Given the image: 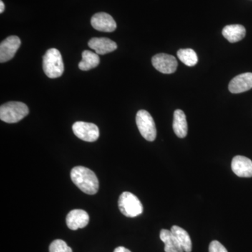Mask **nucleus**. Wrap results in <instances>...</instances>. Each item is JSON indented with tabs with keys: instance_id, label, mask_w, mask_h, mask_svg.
<instances>
[{
	"instance_id": "nucleus-15",
	"label": "nucleus",
	"mask_w": 252,
	"mask_h": 252,
	"mask_svg": "<svg viewBox=\"0 0 252 252\" xmlns=\"http://www.w3.org/2000/svg\"><path fill=\"white\" fill-rule=\"evenodd\" d=\"M222 34L229 42H238L246 35V29L242 25H229L223 28Z\"/></svg>"
},
{
	"instance_id": "nucleus-3",
	"label": "nucleus",
	"mask_w": 252,
	"mask_h": 252,
	"mask_svg": "<svg viewBox=\"0 0 252 252\" xmlns=\"http://www.w3.org/2000/svg\"><path fill=\"white\" fill-rule=\"evenodd\" d=\"M29 114L26 104L21 102H9L0 107V119L8 124H15L24 119Z\"/></svg>"
},
{
	"instance_id": "nucleus-5",
	"label": "nucleus",
	"mask_w": 252,
	"mask_h": 252,
	"mask_svg": "<svg viewBox=\"0 0 252 252\" xmlns=\"http://www.w3.org/2000/svg\"><path fill=\"white\" fill-rule=\"evenodd\" d=\"M136 124L141 135L149 142H153L157 138V127L153 117L147 111H139L136 115Z\"/></svg>"
},
{
	"instance_id": "nucleus-11",
	"label": "nucleus",
	"mask_w": 252,
	"mask_h": 252,
	"mask_svg": "<svg viewBox=\"0 0 252 252\" xmlns=\"http://www.w3.org/2000/svg\"><path fill=\"white\" fill-rule=\"evenodd\" d=\"M252 89V73L239 74L230 81L228 89L232 94H241Z\"/></svg>"
},
{
	"instance_id": "nucleus-6",
	"label": "nucleus",
	"mask_w": 252,
	"mask_h": 252,
	"mask_svg": "<svg viewBox=\"0 0 252 252\" xmlns=\"http://www.w3.org/2000/svg\"><path fill=\"white\" fill-rule=\"evenodd\" d=\"M72 130L78 138L85 142H95L99 137L98 127L95 124L91 123H74L72 126Z\"/></svg>"
},
{
	"instance_id": "nucleus-22",
	"label": "nucleus",
	"mask_w": 252,
	"mask_h": 252,
	"mask_svg": "<svg viewBox=\"0 0 252 252\" xmlns=\"http://www.w3.org/2000/svg\"><path fill=\"white\" fill-rule=\"evenodd\" d=\"M114 252H131L130 250H127V248H124V247H119L114 250Z\"/></svg>"
},
{
	"instance_id": "nucleus-7",
	"label": "nucleus",
	"mask_w": 252,
	"mask_h": 252,
	"mask_svg": "<svg viewBox=\"0 0 252 252\" xmlns=\"http://www.w3.org/2000/svg\"><path fill=\"white\" fill-rule=\"evenodd\" d=\"M152 64L155 69L162 74H172L177 70L178 63L171 55L158 54L152 58Z\"/></svg>"
},
{
	"instance_id": "nucleus-19",
	"label": "nucleus",
	"mask_w": 252,
	"mask_h": 252,
	"mask_svg": "<svg viewBox=\"0 0 252 252\" xmlns=\"http://www.w3.org/2000/svg\"><path fill=\"white\" fill-rule=\"evenodd\" d=\"M177 57L184 64L189 67H193L198 61L196 53L191 49L179 50L177 52Z\"/></svg>"
},
{
	"instance_id": "nucleus-2",
	"label": "nucleus",
	"mask_w": 252,
	"mask_h": 252,
	"mask_svg": "<svg viewBox=\"0 0 252 252\" xmlns=\"http://www.w3.org/2000/svg\"><path fill=\"white\" fill-rule=\"evenodd\" d=\"M64 63L59 50L50 49L43 57V69L50 79H56L63 75Z\"/></svg>"
},
{
	"instance_id": "nucleus-4",
	"label": "nucleus",
	"mask_w": 252,
	"mask_h": 252,
	"mask_svg": "<svg viewBox=\"0 0 252 252\" xmlns=\"http://www.w3.org/2000/svg\"><path fill=\"white\" fill-rule=\"evenodd\" d=\"M119 208L126 217L134 218L143 212V205L137 196L130 192H124L119 199Z\"/></svg>"
},
{
	"instance_id": "nucleus-20",
	"label": "nucleus",
	"mask_w": 252,
	"mask_h": 252,
	"mask_svg": "<svg viewBox=\"0 0 252 252\" xmlns=\"http://www.w3.org/2000/svg\"><path fill=\"white\" fill-rule=\"evenodd\" d=\"M49 252H72L65 242L62 240H56L50 245Z\"/></svg>"
},
{
	"instance_id": "nucleus-18",
	"label": "nucleus",
	"mask_w": 252,
	"mask_h": 252,
	"mask_svg": "<svg viewBox=\"0 0 252 252\" xmlns=\"http://www.w3.org/2000/svg\"><path fill=\"white\" fill-rule=\"evenodd\" d=\"M99 64L98 54L86 50L82 53V61L79 63V67L81 70L89 71L97 67Z\"/></svg>"
},
{
	"instance_id": "nucleus-10",
	"label": "nucleus",
	"mask_w": 252,
	"mask_h": 252,
	"mask_svg": "<svg viewBox=\"0 0 252 252\" xmlns=\"http://www.w3.org/2000/svg\"><path fill=\"white\" fill-rule=\"evenodd\" d=\"M89 215L83 210H73L68 213L66 223L70 230H76L85 228L89 224Z\"/></svg>"
},
{
	"instance_id": "nucleus-16",
	"label": "nucleus",
	"mask_w": 252,
	"mask_h": 252,
	"mask_svg": "<svg viewBox=\"0 0 252 252\" xmlns=\"http://www.w3.org/2000/svg\"><path fill=\"white\" fill-rule=\"evenodd\" d=\"M160 240L165 244V252H184L178 240L172 233L171 230L162 229L160 233Z\"/></svg>"
},
{
	"instance_id": "nucleus-13",
	"label": "nucleus",
	"mask_w": 252,
	"mask_h": 252,
	"mask_svg": "<svg viewBox=\"0 0 252 252\" xmlns=\"http://www.w3.org/2000/svg\"><path fill=\"white\" fill-rule=\"evenodd\" d=\"M89 46L98 55L113 52L117 49V43L106 37H94L89 41Z\"/></svg>"
},
{
	"instance_id": "nucleus-21",
	"label": "nucleus",
	"mask_w": 252,
	"mask_h": 252,
	"mask_svg": "<svg viewBox=\"0 0 252 252\" xmlns=\"http://www.w3.org/2000/svg\"><path fill=\"white\" fill-rule=\"evenodd\" d=\"M209 252H228L225 247L217 240H213L209 246Z\"/></svg>"
},
{
	"instance_id": "nucleus-9",
	"label": "nucleus",
	"mask_w": 252,
	"mask_h": 252,
	"mask_svg": "<svg viewBox=\"0 0 252 252\" xmlns=\"http://www.w3.org/2000/svg\"><path fill=\"white\" fill-rule=\"evenodd\" d=\"M91 25L94 29L104 32H112L117 29V23L111 15L107 13H97L91 18Z\"/></svg>"
},
{
	"instance_id": "nucleus-23",
	"label": "nucleus",
	"mask_w": 252,
	"mask_h": 252,
	"mask_svg": "<svg viewBox=\"0 0 252 252\" xmlns=\"http://www.w3.org/2000/svg\"><path fill=\"white\" fill-rule=\"evenodd\" d=\"M4 9L5 6L4 2H3L1 0V1H0V13H1V14H2V13L4 12Z\"/></svg>"
},
{
	"instance_id": "nucleus-14",
	"label": "nucleus",
	"mask_w": 252,
	"mask_h": 252,
	"mask_svg": "<svg viewBox=\"0 0 252 252\" xmlns=\"http://www.w3.org/2000/svg\"><path fill=\"white\" fill-rule=\"evenodd\" d=\"M172 127L175 135L180 138H185L187 135L188 125H187V117L185 112L181 109H177L174 112Z\"/></svg>"
},
{
	"instance_id": "nucleus-12",
	"label": "nucleus",
	"mask_w": 252,
	"mask_h": 252,
	"mask_svg": "<svg viewBox=\"0 0 252 252\" xmlns=\"http://www.w3.org/2000/svg\"><path fill=\"white\" fill-rule=\"evenodd\" d=\"M231 168L240 177H252V161L248 158L236 156L231 162Z\"/></svg>"
},
{
	"instance_id": "nucleus-8",
	"label": "nucleus",
	"mask_w": 252,
	"mask_h": 252,
	"mask_svg": "<svg viewBox=\"0 0 252 252\" xmlns=\"http://www.w3.org/2000/svg\"><path fill=\"white\" fill-rule=\"evenodd\" d=\"M21 39L17 36H10L0 44V62H7L14 57L21 46Z\"/></svg>"
},
{
	"instance_id": "nucleus-17",
	"label": "nucleus",
	"mask_w": 252,
	"mask_h": 252,
	"mask_svg": "<svg viewBox=\"0 0 252 252\" xmlns=\"http://www.w3.org/2000/svg\"><path fill=\"white\" fill-rule=\"evenodd\" d=\"M171 231L178 240L184 252H191L192 242L189 233L178 225H173L171 228Z\"/></svg>"
},
{
	"instance_id": "nucleus-1",
	"label": "nucleus",
	"mask_w": 252,
	"mask_h": 252,
	"mask_svg": "<svg viewBox=\"0 0 252 252\" xmlns=\"http://www.w3.org/2000/svg\"><path fill=\"white\" fill-rule=\"evenodd\" d=\"M70 175L73 183L84 193L94 195L98 191V179L90 169L83 166L74 167Z\"/></svg>"
}]
</instances>
